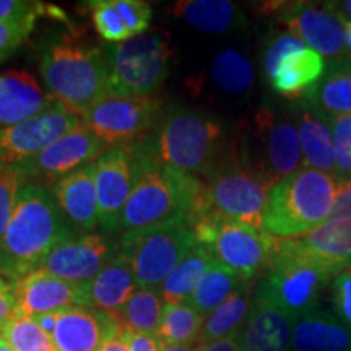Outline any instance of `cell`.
<instances>
[{"label": "cell", "instance_id": "f35d334b", "mask_svg": "<svg viewBox=\"0 0 351 351\" xmlns=\"http://www.w3.org/2000/svg\"><path fill=\"white\" fill-rule=\"evenodd\" d=\"M333 137V155L339 179H351V114L328 119Z\"/></svg>", "mask_w": 351, "mask_h": 351}, {"label": "cell", "instance_id": "836d02e7", "mask_svg": "<svg viewBox=\"0 0 351 351\" xmlns=\"http://www.w3.org/2000/svg\"><path fill=\"white\" fill-rule=\"evenodd\" d=\"M163 309V300L156 289L140 288L119 313L114 315L127 332L156 335L160 330Z\"/></svg>", "mask_w": 351, "mask_h": 351}, {"label": "cell", "instance_id": "f5cc1de1", "mask_svg": "<svg viewBox=\"0 0 351 351\" xmlns=\"http://www.w3.org/2000/svg\"><path fill=\"white\" fill-rule=\"evenodd\" d=\"M2 269H3V261H2V249H0V276H2Z\"/></svg>", "mask_w": 351, "mask_h": 351}, {"label": "cell", "instance_id": "9c48e42d", "mask_svg": "<svg viewBox=\"0 0 351 351\" xmlns=\"http://www.w3.org/2000/svg\"><path fill=\"white\" fill-rule=\"evenodd\" d=\"M195 244L191 226L178 221L124 232L117 241V256L129 263L140 288L155 289Z\"/></svg>", "mask_w": 351, "mask_h": 351}, {"label": "cell", "instance_id": "7dc6e473", "mask_svg": "<svg viewBox=\"0 0 351 351\" xmlns=\"http://www.w3.org/2000/svg\"><path fill=\"white\" fill-rule=\"evenodd\" d=\"M197 351H243V332L207 343L197 345Z\"/></svg>", "mask_w": 351, "mask_h": 351}, {"label": "cell", "instance_id": "74e56055", "mask_svg": "<svg viewBox=\"0 0 351 351\" xmlns=\"http://www.w3.org/2000/svg\"><path fill=\"white\" fill-rule=\"evenodd\" d=\"M26 178L20 165H0V241L10 223Z\"/></svg>", "mask_w": 351, "mask_h": 351}, {"label": "cell", "instance_id": "7a4b0ae2", "mask_svg": "<svg viewBox=\"0 0 351 351\" xmlns=\"http://www.w3.org/2000/svg\"><path fill=\"white\" fill-rule=\"evenodd\" d=\"M39 72L47 95L78 116L108 93V52L75 28L43 43Z\"/></svg>", "mask_w": 351, "mask_h": 351}, {"label": "cell", "instance_id": "484cf974", "mask_svg": "<svg viewBox=\"0 0 351 351\" xmlns=\"http://www.w3.org/2000/svg\"><path fill=\"white\" fill-rule=\"evenodd\" d=\"M296 239L302 252L339 270L351 269V219L330 218Z\"/></svg>", "mask_w": 351, "mask_h": 351}, {"label": "cell", "instance_id": "816d5d0a", "mask_svg": "<svg viewBox=\"0 0 351 351\" xmlns=\"http://www.w3.org/2000/svg\"><path fill=\"white\" fill-rule=\"evenodd\" d=\"M0 351H15V348L3 337H0Z\"/></svg>", "mask_w": 351, "mask_h": 351}, {"label": "cell", "instance_id": "f1b7e54d", "mask_svg": "<svg viewBox=\"0 0 351 351\" xmlns=\"http://www.w3.org/2000/svg\"><path fill=\"white\" fill-rule=\"evenodd\" d=\"M173 12L192 28L210 34H223L244 26V15L228 0H186L174 3Z\"/></svg>", "mask_w": 351, "mask_h": 351}, {"label": "cell", "instance_id": "bcb514c9", "mask_svg": "<svg viewBox=\"0 0 351 351\" xmlns=\"http://www.w3.org/2000/svg\"><path fill=\"white\" fill-rule=\"evenodd\" d=\"M129 351H161V343L156 335L150 333H134L124 330Z\"/></svg>", "mask_w": 351, "mask_h": 351}, {"label": "cell", "instance_id": "8fae6325", "mask_svg": "<svg viewBox=\"0 0 351 351\" xmlns=\"http://www.w3.org/2000/svg\"><path fill=\"white\" fill-rule=\"evenodd\" d=\"M161 103L156 98L106 93L82 114V122L109 147H125L150 137L160 124Z\"/></svg>", "mask_w": 351, "mask_h": 351}, {"label": "cell", "instance_id": "5bb4252c", "mask_svg": "<svg viewBox=\"0 0 351 351\" xmlns=\"http://www.w3.org/2000/svg\"><path fill=\"white\" fill-rule=\"evenodd\" d=\"M109 150L99 137L85 125L69 132L38 156L21 163L26 182L41 184L51 189L57 181L73 173L82 166L93 163Z\"/></svg>", "mask_w": 351, "mask_h": 351}, {"label": "cell", "instance_id": "6da1fadb", "mask_svg": "<svg viewBox=\"0 0 351 351\" xmlns=\"http://www.w3.org/2000/svg\"><path fill=\"white\" fill-rule=\"evenodd\" d=\"M75 234L56 204L51 189L26 182L0 241L2 276L15 283L38 270L52 249Z\"/></svg>", "mask_w": 351, "mask_h": 351}, {"label": "cell", "instance_id": "7c38bea8", "mask_svg": "<svg viewBox=\"0 0 351 351\" xmlns=\"http://www.w3.org/2000/svg\"><path fill=\"white\" fill-rule=\"evenodd\" d=\"M152 155L153 142L148 137L125 147L109 148L95 161L98 215L103 231H117L122 210Z\"/></svg>", "mask_w": 351, "mask_h": 351}, {"label": "cell", "instance_id": "7bdbcfd3", "mask_svg": "<svg viewBox=\"0 0 351 351\" xmlns=\"http://www.w3.org/2000/svg\"><path fill=\"white\" fill-rule=\"evenodd\" d=\"M49 3L36 0H0V21H20L32 16H47Z\"/></svg>", "mask_w": 351, "mask_h": 351}, {"label": "cell", "instance_id": "277c9868", "mask_svg": "<svg viewBox=\"0 0 351 351\" xmlns=\"http://www.w3.org/2000/svg\"><path fill=\"white\" fill-rule=\"evenodd\" d=\"M225 130L212 114L171 106L163 111L152 142L158 160L191 176H208L223 163Z\"/></svg>", "mask_w": 351, "mask_h": 351}, {"label": "cell", "instance_id": "1f68e13d", "mask_svg": "<svg viewBox=\"0 0 351 351\" xmlns=\"http://www.w3.org/2000/svg\"><path fill=\"white\" fill-rule=\"evenodd\" d=\"M245 282L239 274L217 262L202 278L199 287L186 302L207 317Z\"/></svg>", "mask_w": 351, "mask_h": 351}, {"label": "cell", "instance_id": "5b68a950", "mask_svg": "<svg viewBox=\"0 0 351 351\" xmlns=\"http://www.w3.org/2000/svg\"><path fill=\"white\" fill-rule=\"evenodd\" d=\"M339 181L330 174L301 168L270 189L262 230L271 238L293 239L330 218Z\"/></svg>", "mask_w": 351, "mask_h": 351}, {"label": "cell", "instance_id": "8992f818", "mask_svg": "<svg viewBox=\"0 0 351 351\" xmlns=\"http://www.w3.org/2000/svg\"><path fill=\"white\" fill-rule=\"evenodd\" d=\"M340 271L302 252L296 239L275 238L269 270L256 289L298 320L319 309L322 293Z\"/></svg>", "mask_w": 351, "mask_h": 351}, {"label": "cell", "instance_id": "f907efd6", "mask_svg": "<svg viewBox=\"0 0 351 351\" xmlns=\"http://www.w3.org/2000/svg\"><path fill=\"white\" fill-rule=\"evenodd\" d=\"M343 28H345V46H346V51H348L351 56V21H343Z\"/></svg>", "mask_w": 351, "mask_h": 351}, {"label": "cell", "instance_id": "9a60e30c", "mask_svg": "<svg viewBox=\"0 0 351 351\" xmlns=\"http://www.w3.org/2000/svg\"><path fill=\"white\" fill-rule=\"evenodd\" d=\"M116 256L117 243L85 232L52 249L39 269L69 283L88 285Z\"/></svg>", "mask_w": 351, "mask_h": 351}, {"label": "cell", "instance_id": "ffe728a7", "mask_svg": "<svg viewBox=\"0 0 351 351\" xmlns=\"http://www.w3.org/2000/svg\"><path fill=\"white\" fill-rule=\"evenodd\" d=\"M296 119L285 116L276 119L270 109H262L257 125L265 143V163L262 171L276 182L302 166V152Z\"/></svg>", "mask_w": 351, "mask_h": 351}, {"label": "cell", "instance_id": "681fc988", "mask_svg": "<svg viewBox=\"0 0 351 351\" xmlns=\"http://www.w3.org/2000/svg\"><path fill=\"white\" fill-rule=\"evenodd\" d=\"M197 345H161V351H197Z\"/></svg>", "mask_w": 351, "mask_h": 351}, {"label": "cell", "instance_id": "f546056e", "mask_svg": "<svg viewBox=\"0 0 351 351\" xmlns=\"http://www.w3.org/2000/svg\"><path fill=\"white\" fill-rule=\"evenodd\" d=\"M254 280H245L218 309L204 320L199 343L226 339L244 330L254 301Z\"/></svg>", "mask_w": 351, "mask_h": 351}, {"label": "cell", "instance_id": "60d3db41", "mask_svg": "<svg viewBox=\"0 0 351 351\" xmlns=\"http://www.w3.org/2000/svg\"><path fill=\"white\" fill-rule=\"evenodd\" d=\"M302 47H306V44L289 32L280 33L270 39V43L267 44L265 54H263V72H265L269 82L274 78L276 69L285 57L291 52L302 49Z\"/></svg>", "mask_w": 351, "mask_h": 351}, {"label": "cell", "instance_id": "cb8c5ba5", "mask_svg": "<svg viewBox=\"0 0 351 351\" xmlns=\"http://www.w3.org/2000/svg\"><path fill=\"white\" fill-rule=\"evenodd\" d=\"M291 351H351V332L335 314L319 307L295 320Z\"/></svg>", "mask_w": 351, "mask_h": 351}, {"label": "cell", "instance_id": "2e32d148", "mask_svg": "<svg viewBox=\"0 0 351 351\" xmlns=\"http://www.w3.org/2000/svg\"><path fill=\"white\" fill-rule=\"evenodd\" d=\"M280 21L306 47L327 59L335 60L345 57V28L335 13L328 8L315 7L314 3H285L280 10Z\"/></svg>", "mask_w": 351, "mask_h": 351}, {"label": "cell", "instance_id": "44dd1931", "mask_svg": "<svg viewBox=\"0 0 351 351\" xmlns=\"http://www.w3.org/2000/svg\"><path fill=\"white\" fill-rule=\"evenodd\" d=\"M54 103L26 70L0 73V129L33 119Z\"/></svg>", "mask_w": 351, "mask_h": 351}, {"label": "cell", "instance_id": "e575fe53", "mask_svg": "<svg viewBox=\"0 0 351 351\" xmlns=\"http://www.w3.org/2000/svg\"><path fill=\"white\" fill-rule=\"evenodd\" d=\"M212 77L215 85L226 93H245L254 83L252 62L238 51H221L212 62Z\"/></svg>", "mask_w": 351, "mask_h": 351}, {"label": "cell", "instance_id": "ac0fdd59", "mask_svg": "<svg viewBox=\"0 0 351 351\" xmlns=\"http://www.w3.org/2000/svg\"><path fill=\"white\" fill-rule=\"evenodd\" d=\"M121 332L122 326L114 314L91 307H70L57 313L51 337L57 351H99Z\"/></svg>", "mask_w": 351, "mask_h": 351}, {"label": "cell", "instance_id": "30bf717a", "mask_svg": "<svg viewBox=\"0 0 351 351\" xmlns=\"http://www.w3.org/2000/svg\"><path fill=\"white\" fill-rule=\"evenodd\" d=\"M274 184L258 166L223 161L208 176L205 195L213 212L262 230L267 197Z\"/></svg>", "mask_w": 351, "mask_h": 351}, {"label": "cell", "instance_id": "d6a6232c", "mask_svg": "<svg viewBox=\"0 0 351 351\" xmlns=\"http://www.w3.org/2000/svg\"><path fill=\"white\" fill-rule=\"evenodd\" d=\"M204 320V315L189 302L165 304L156 337L161 345H197Z\"/></svg>", "mask_w": 351, "mask_h": 351}, {"label": "cell", "instance_id": "4316f807", "mask_svg": "<svg viewBox=\"0 0 351 351\" xmlns=\"http://www.w3.org/2000/svg\"><path fill=\"white\" fill-rule=\"evenodd\" d=\"M138 288L129 263L116 256L86 285L88 307L116 314L130 301Z\"/></svg>", "mask_w": 351, "mask_h": 351}, {"label": "cell", "instance_id": "52a82bcc", "mask_svg": "<svg viewBox=\"0 0 351 351\" xmlns=\"http://www.w3.org/2000/svg\"><path fill=\"white\" fill-rule=\"evenodd\" d=\"M191 230L197 244L243 278L254 280L269 270L275 238L263 230L223 217L212 208L200 213Z\"/></svg>", "mask_w": 351, "mask_h": 351}, {"label": "cell", "instance_id": "ba28073f", "mask_svg": "<svg viewBox=\"0 0 351 351\" xmlns=\"http://www.w3.org/2000/svg\"><path fill=\"white\" fill-rule=\"evenodd\" d=\"M173 49L168 36L143 33L108 49V93L150 98L169 72Z\"/></svg>", "mask_w": 351, "mask_h": 351}, {"label": "cell", "instance_id": "b9f144b4", "mask_svg": "<svg viewBox=\"0 0 351 351\" xmlns=\"http://www.w3.org/2000/svg\"><path fill=\"white\" fill-rule=\"evenodd\" d=\"M333 314L351 332V269L340 271L332 282Z\"/></svg>", "mask_w": 351, "mask_h": 351}, {"label": "cell", "instance_id": "8d00e7d4", "mask_svg": "<svg viewBox=\"0 0 351 351\" xmlns=\"http://www.w3.org/2000/svg\"><path fill=\"white\" fill-rule=\"evenodd\" d=\"M86 7L91 12V20H93L96 33L104 41L119 44L130 39L129 29L122 21L114 0H96V2H88Z\"/></svg>", "mask_w": 351, "mask_h": 351}, {"label": "cell", "instance_id": "d6986e66", "mask_svg": "<svg viewBox=\"0 0 351 351\" xmlns=\"http://www.w3.org/2000/svg\"><path fill=\"white\" fill-rule=\"evenodd\" d=\"M96 163H88L57 181L51 187L60 212L77 234L95 230L99 225Z\"/></svg>", "mask_w": 351, "mask_h": 351}, {"label": "cell", "instance_id": "4dcf8cb0", "mask_svg": "<svg viewBox=\"0 0 351 351\" xmlns=\"http://www.w3.org/2000/svg\"><path fill=\"white\" fill-rule=\"evenodd\" d=\"M217 262V258L204 245L195 244L158 288L165 304L186 302Z\"/></svg>", "mask_w": 351, "mask_h": 351}, {"label": "cell", "instance_id": "f6af8a7d", "mask_svg": "<svg viewBox=\"0 0 351 351\" xmlns=\"http://www.w3.org/2000/svg\"><path fill=\"white\" fill-rule=\"evenodd\" d=\"M16 311V296L13 283L5 276H0V330L5 326L7 320Z\"/></svg>", "mask_w": 351, "mask_h": 351}, {"label": "cell", "instance_id": "ab89813d", "mask_svg": "<svg viewBox=\"0 0 351 351\" xmlns=\"http://www.w3.org/2000/svg\"><path fill=\"white\" fill-rule=\"evenodd\" d=\"M39 16L20 21H0V62L10 57L28 41Z\"/></svg>", "mask_w": 351, "mask_h": 351}, {"label": "cell", "instance_id": "d4e9b609", "mask_svg": "<svg viewBox=\"0 0 351 351\" xmlns=\"http://www.w3.org/2000/svg\"><path fill=\"white\" fill-rule=\"evenodd\" d=\"M295 119L300 125V142L302 152V168H311L335 178V155H333V137L330 122L319 116L311 108L298 101Z\"/></svg>", "mask_w": 351, "mask_h": 351}, {"label": "cell", "instance_id": "e0dca14e", "mask_svg": "<svg viewBox=\"0 0 351 351\" xmlns=\"http://www.w3.org/2000/svg\"><path fill=\"white\" fill-rule=\"evenodd\" d=\"M13 289L16 311L29 317L59 313L70 307H88L86 285L69 283L41 269L16 280Z\"/></svg>", "mask_w": 351, "mask_h": 351}, {"label": "cell", "instance_id": "4fadbf2b", "mask_svg": "<svg viewBox=\"0 0 351 351\" xmlns=\"http://www.w3.org/2000/svg\"><path fill=\"white\" fill-rule=\"evenodd\" d=\"M82 125V116L54 103L33 119L0 129V165L25 163Z\"/></svg>", "mask_w": 351, "mask_h": 351}, {"label": "cell", "instance_id": "83f0119b", "mask_svg": "<svg viewBox=\"0 0 351 351\" xmlns=\"http://www.w3.org/2000/svg\"><path fill=\"white\" fill-rule=\"evenodd\" d=\"M326 69L327 64L322 56L309 47H302L288 54L280 62L270 85L283 98L300 99L320 80Z\"/></svg>", "mask_w": 351, "mask_h": 351}, {"label": "cell", "instance_id": "ee69618b", "mask_svg": "<svg viewBox=\"0 0 351 351\" xmlns=\"http://www.w3.org/2000/svg\"><path fill=\"white\" fill-rule=\"evenodd\" d=\"M330 218L351 219V179H340L339 181Z\"/></svg>", "mask_w": 351, "mask_h": 351}, {"label": "cell", "instance_id": "3957f363", "mask_svg": "<svg viewBox=\"0 0 351 351\" xmlns=\"http://www.w3.org/2000/svg\"><path fill=\"white\" fill-rule=\"evenodd\" d=\"M205 195V184L158 160L155 148L127 200L117 231H140L191 221Z\"/></svg>", "mask_w": 351, "mask_h": 351}, {"label": "cell", "instance_id": "c3c4849f", "mask_svg": "<svg viewBox=\"0 0 351 351\" xmlns=\"http://www.w3.org/2000/svg\"><path fill=\"white\" fill-rule=\"evenodd\" d=\"M99 351H129V345H127V340L124 335V328H122L119 335L109 339L106 343L101 346Z\"/></svg>", "mask_w": 351, "mask_h": 351}, {"label": "cell", "instance_id": "d590c367", "mask_svg": "<svg viewBox=\"0 0 351 351\" xmlns=\"http://www.w3.org/2000/svg\"><path fill=\"white\" fill-rule=\"evenodd\" d=\"M0 337H3L15 351H57L52 337L38 326L36 320L20 311H15L7 320L0 330Z\"/></svg>", "mask_w": 351, "mask_h": 351}, {"label": "cell", "instance_id": "7402d4cb", "mask_svg": "<svg viewBox=\"0 0 351 351\" xmlns=\"http://www.w3.org/2000/svg\"><path fill=\"white\" fill-rule=\"evenodd\" d=\"M293 320L257 289L243 330V351H291Z\"/></svg>", "mask_w": 351, "mask_h": 351}, {"label": "cell", "instance_id": "603a6c76", "mask_svg": "<svg viewBox=\"0 0 351 351\" xmlns=\"http://www.w3.org/2000/svg\"><path fill=\"white\" fill-rule=\"evenodd\" d=\"M298 101L326 119L351 114V57L330 60L320 80Z\"/></svg>", "mask_w": 351, "mask_h": 351}]
</instances>
